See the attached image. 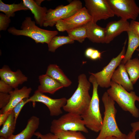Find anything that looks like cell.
Masks as SVG:
<instances>
[{"instance_id":"23","label":"cell","mask_w":139,"mask_h":139,"mask_svg":"<svg viewBox=\"0 0 139 139\" xmlns=\"http://www.w3.org/2000/svg\"><path fill=\"white\" fill-rule=\"evenodd\" d=\"M15 116L12 110L0 130V136L7 139L13 134L16 127Z\"/></svg>"},{"instance_id":"10","label":"cell","mask_w":139,"mask_h":139,"mask_svg":"<svg viewBox=\"0 0 139 139\" xmlns=\"http://www.w3.org/2000/svg\"><path fill=\"white\" fill-rule=\"evenodd\" d=\"M85 7L91 17V21L106 20L114 14L107 0H85Z\"/></svg>"},{"instance_id":"13","label":"cell","mask_w":139,"mask_h":139,"mask_svg":"<svg viewBox=\"0 0 139 139\" xmlns=\"http://www.w3.org/2000/svg\"><path fill=\"white\" fill-rule=\"evenodd\" d=\"M0 77L1 80L14 89L27 81L28 80V77L20 70L13 72L6 65L0 69Z\"/></svg>"},{"instance_id":"26","label":"cell","mask_w":139,"mask_h":139,"mask_svg":"<svg viewBox=\"0 0 139 139\" xmlns=\"http://www.w3.org/2000/svg\"><path fill=\"white\" fill-rule=\"evenodd\" d=\"M74 41L68 36H56L53 37L48 44V50L54 53L58 48L64 45L72 44Z\"/></svg>"},{"instance_id":"24","label":"cell","mask_w":139,"mask_h":139,"mask_svg":"<svg viewBox=\"0 0 139 139\" xmlns=\"http://www.w3.org/2000/svg\"><path fill=\"white\" fill-rule=\"evenodd\" d=\"M125 66L132 83L135 84L139 78V59H131L125 64Z\"/></svg>"},{"instance_id":"36","label":"cell","mask_w":139,"mask_h":139,"mask_svg":"<svg viewBox=\"0 0 139 139\" xmlns=\"http://www.w3.org/2000/svg\"><path fill=\"white\" fill-rule=\"evenodd\" d=\"M101 53L98 50L94 49L90 58L93 60L100 59L101 58Z\"/></svg>"},{"instance_id":"4","label":"cell","mask_w":139,"mask_h":139,"mask_svg":"<svg viewBox=\"0 0 139 139\" xmlns=\"http://www.w3.org/2000/svg\"><path fill=\"white\" fill-rule=\"evenodd\" d=\"M36 22L32 21L30 17L25 18L19 30L14 27L9 28L8 32L16 36H23L33 40L36 43L49 44L51 39L58 34L57 31H50L41 29L35 24Z\"/></svg>"},{"instance_id":"27","label":"cell","mask_w":139,"mask_h":139,"mask_svg":"<svg viewBox=\"0 0 139 139\" xmlns=\"http://www.w3.org/2000/svg\"><path fill=\"white\" fill-rule=\"evenodd\" d=\"M85 25L67 31L68 36L74 41L76 40L80 43H82L87 36Z\"/></svg>"},{"instance_id":"12","label":"cell","mask_w":139,"mask_h":139,"mask_svg":"<svg viewBox=\"0 0 139 139\" xmlns=\"http://www.w3.org/2000/svg\"><path fill=\"white\" fill-rule=\"evenodd\" d=\"M67 99L65 97L54 99L41 93L37 90L33 94L28 98L29 102H32L34 107L36 102L43 103L48 107L51 116H58L62 114V108L65 105Z\"/></svg>"},{"instance_id":"16","label":"cell","mask_w":139,"mask_h":139,"mask_svg":"<svg viewBox=\"0 0 139 139\" xmlns=\"http://www.w3.org/2000/svg\"><path fill=\"white\" fill-rule=\"evenodd\" d=\"M40 85L37 90L42 93H48L53 94L56 91L64 87L60 83L46 74L39 77Z\"/></svg>"},{"instance_id":"32","label":"cell","mask_w":139,"mask_h":139,"mask_svg":"<svg viewBox=\"0 0 139 139\" xmlns=\"http://www.w3.org/2000/svg\"><path fill=\"white\" fill-rule=\"evenodd\" d=\"M34 135L38 138L40 139H58L55 135L51 133L43 134L40 132H37L35 133Z\"/></svg>"},{"instance_id":"39","label":"cell","mask_w":139,"mask_h":139,"mask_svg":"<svg viewBox=\"0 0 139 139\" xmlns=\"http://www.w3.org/2000/svg\"><path fill=\"white\" fill-rule=\"evenodd\" d=\"M136 132L133 131H130L127 135V139H136Z\"/></svg>"},{"instance_id":"29","label":"cell","mask_w":139,"mask_h":139,"mask_svg":"<svg viewBox=\"0 0 139 139\" xmlns=\"http://www.w3.org/2000/svg\"><path fill=\"white\" fill-rule=\"evenodd\" d=\"M11 21L10 18L5 14H0V30H6L8 27Z\"/></svg>"},{"instance_id":"28","label":"cell","mask_w":139,"mask_h":139,"mask_svg":"<svg viewBox=\"0 0 139 139\" xmlns=\"http://www.w3.org/2000/svg\"><path fill=\"white\" fill-rule=\"evenodd\" d=\"M81 132L58 130L51 133L55 135L58 139H86Z\"/></svg>"},{"instance_id":"2","label":"cell","mask_w":139,"mask_h":139,"mask_svg":"<svg viewBox=\"0 0 139 139\" xmlns=\"http://www.w3.org/2000/svg\"><path fill=\"white\" fill-rule=\"evenodd\" d=\"M105 111L102 125L98 136L94 139H103L109 136H114L119 139H127V136L122 133L118 126L116 120L117 110L115 102L105 92L102 97Z\"/></svg>"},{"instance_id":"40","label":"cell","mask_w":139,"mask_h":139,"mask_svg":"<svg viewBox=\"0 0 139 139\" xmlns=\"http://www.w3.org/2000/svg\"><path fill=\"white\" fill-rule=\"evenodd\" d=\"M103 139H119L114 136H109Z\"/></svg>"},{"instance_id":"9","label":"cell","mask_w":139,"mask_h":139,"mask_svg":"<svg viewBox=\"0 0 139 139\" xmlns=\"http://www.w3.org/2000/svg\"><path fill=\"white\" fill-rule=\"evenodd\" d=\"M114 15L123 20H135L139 15V7L134 0H107Z\"/></svg>"},{"instance_id":"33","label":"cell","mask_w":139,"mask_h":139,"mask_svg":"<svg viewBox=\"0 0 139 139\" xmlns=\"http://www.w3.org/2000/svg\"><path fill=\"white\" fill-rule=\"evenodd\" d=\"M13 88L2 80H0V92L9 93L13 90Z\"/></svg>"},{"instance_id":"20","label":"cell","mask_w":139,"mask_h":139,"mask_svg":"<svg viewBox=\"0 0 139 139\" xmlns=\"http://www.w3.org/2000/svg\"><path fill=\"white\" fill-rule=\"evenodd\" d=\"M22 1L33 14L36 23L41 27L43 26L48 10L47 8L38 5L33 0H23Z\"/></svg>"},{"instance_id":"3","label":"cell","mask_w":139,"mask_h":139,"mask_svg":"<svg viewBox=\"0 0 139 139\" xmlns=\"http://www.w3.org/2000/svg\"><path fill=\"white\" fill-rule=\"evenodd\" d=\"M89 81L93 85L92 97L87 109L81 116L86 127L95 132H100L103 119L99 108V100L98 93L99 86L94 76L91 74Z\"/></svg>"},{"instance_id":"45","label":"cell","mask_w":139,"mask_h":139,"mask_svg":"<svg viewBox=\"0 0 139 139\" xmlns=\"http://www.w3.org/2000/svg\"><path fill=\"white\" fill-rule=\"evenodd\" d=\"M137 139H139V138H137Z\"/></svg>"},{"instance_id":"44","label":"cell","mask_w":139,"mask_h":139,"mask_svg":"<svg viewBox=\"0 0 139 139\" xmlns=\"http://www.w3.org/2000/svg\"><path fill=\"white\" fill-rule=\"evenodd\" d=\"M138 56H139V54H138Z\"/></svg>"},{"instance_id":"8","label":"cell","mask_w":139,"mask_h":139,"mask_svg":"<svg viewBox=\"0 0 139 139\" xmlns=\"http://www.w3.org/2000/svg\"><path fill=\"white\" fill-rule=\"evenodd\" d=\"M127 42V40L126 39L120 53L116 57L113 58L101 71L96 73H89L90 74L94 76L100 87L105 88L110 87L112 75L116 67L121 64L124 57Z\"/></svg>"},{"instance_id":"21","label":"cell","mask_w":139,"mask_h":139,"mask_svg":"<svg viewBox=\"0 0 139 139\" xmlns=\"http://www.w3.org/2000/svg\"><path fill=\"white\" fill-rule=\"evenodd\" d=\"M46 74L60 83L64 87H68L72 84L71 81L56 64L49 65L47 67Z\"/></svg>"},{"instance_id":"34","label":"cell","mask_w":139,"mask_h":139,"mask_svg":"<svg viewBox=\"0 0 139 139\" xmlns=\"http://www.w3.org/2000/svg\"><path fill=\"white\" fill-rule=\"evenodd\" d=\"M130 26L134 32L139 37V22L132 20L130 23Z\"/></svg>"},{"instance_id":"19","label":"cell","mask_w":139,"mask_h":139,"mask_svg":"<svg viewBox=\"0 0 139 139\" xmlns=\"http://www.w3.org/2000/svg\"><path fill=\"white\" fill-rule=\"evenodd\" d=\"M40 124L39 117L33 116L28 120L25 128L19 133L13 134L7 139H30L34 135Z\"/></svg>"},{"instance_id":"17","label":"cell","mask_w":139,"mask_h":139,"mask_svg":"<svg viewBox=\"0 0 139 139\" xmlns=\"http://www.w3.org/2000/svg\"><path fill=\"white\" fill-rule=\"evenodd\" d=\"M111 81L121 85L127 91L134 89L133 84L128 77L124 64L121 63L117 69L114 71Z\"/></svg>"},{"instance_id":"5","label":"cell","mask_w":139,"mask_h":139,"mask_svg":"<svg viewBox=\"0 0 139 139\" xmlns=\"http://www.w3.org/2000/svg\"><path fill=\"white\" fill-rule=\"evenodd\" d=\"M107 92L112 99L124 111H128L134 117H139V110L135 102H139V97L133 91L129 92L122 86L111 81L110 88Z\"/></svg>"},{"instance_id":"1","label":"cell","mask_w":139,"mask_h":139,"mask_svg":"<svg viewBox=\"0 0 139 139\" xmlns=\"http://www.w3.org/2000/svg\"><path fill=\"white\" fill-rule=\"evenodd\" d=\"M78 79L77 89L71 97L67 99L63 108L65 112L81 115L87 109L91 101V97L89 93L91 85L84 74L80 75Z\"/></svg>"},{"instance_id":"25","label":"cell","mask_w":139,"mask_h":139,"mask_svg":"<svg viewBox=\"0 0 139 139\" xmlns=\"http://www.w3.org/2000/svg\"><path fill=\"white\" fill-rule=\"evenodd\" d=\"M29 10L24 4L22 1L18 4L14 3L8 4L4 3L0 0V11L2 12L9 18L13 17L15 12L20 10Z\"/></svg>"},{"instance_id":"18","label":"cell","mask_w":139,"mask_h":139,"mask_svg":"<svg viewBox=\"0 0 139 139\" xmlns=\"http://www.w3.org/2000/svg\"><path fill=\"white\" fill-rule=\"evenodd\" d=\"M87 32V38L93 43H105V28L101 27L96 23L90 21L85 25Z\"/></svg>"},{"instance_id":"37","label":"cell","mask_w":139,"mask_h":139,"mask_svg":"<svg viewBox=\"0 0 139 139\" xmlns=\"http://www.w3.org/2000/svg\"><path fill=\"white\" fill-rule=\"evenodd\" d=\"M131 126L132 131L136 132L139 131V121L131 123Z\"/></svg>"},{"instance_id":"31","label":"cell","mask_w":139,"mask_h":139,"mask_svg":"<svg viewBox=\"0 0 139 139\" xmlns=\"http://www.w3.org/2000/svg\"><path fill=\"white\" fill-rule=\"evenodd\" d=\"M10 96L9 94L0 92V108L5 107L8 103Z\"/></svg>"},{"instance_id":"38","label":"cell","mask_w":139,"mask_h":139,"mask_svg":"<svg viewBox=\"0 0 139 139\" xmlns=\"http://www.w3.org/2000/svg\"><path fill=\"white\" fill-rule=\"evenodd\" d=\"M94 49L92 48H89L87 49L85 52V56L88 58H90Z\"/></svg>"},{"instance_id":"42","label":"cell","mask_w":139,"mask_h":139,"mask_svg":"<svg viewBox=\"0 0 139 139\" xmlns=\"http://www.w3.org/2000/svg\"><path fill=\"white\" fill-rule=\"evenodd\" d=\"M0 139H6L4 138L3 137H0Z\"/></svg>"},{"instance_id":"11","label":"cell","mask_w":139,"mask_h":139,"mask_svg":"<svg viewBox=\"0 0 139 139\" xmlns=\"http://www.w3.org/2000/svg\"><path fill=\"white\" fill-rule=\"evenodd\" d=\"M91 19L86 8L84 7L71 16L58 20L55 25L59 31H67L85 24Z\"/></svg>"},{"instance_id":"30","label":"cell","mask_w":139,"mask_h":139,"mask_svg":"<svg viewBox=\"0 0 139 139\" xmlns=\"http://www.w3.org/2000/svg\"><path fill=\"white\" fill-rule=\"evenodd\" d=\"M28 98H25L18 103L12 110L14 114L15 119L16 122L19 115L24 106L27 103L29 102Z\"/></svg>"},{"instance_id":"14","label":"cell","mask_w":139,"mask_h":139,"mask_svg":"<svg viewBox=\"0 0 139 139\" xmlns=\"http://www.w3.org/2000/svg\"><path fill=\"white\" fill-rule=\"evenodd\" d=\"M105 28V43L109 44L123 32L128 31L130 28V23L127 20L120 19L109 22Z\"/></svg>"},{"instance_id":"41","label":"cell","mask_w":139,"mask_h":139,"mask_svg":"<svg viewBox=\"0 0 139 139\" xmlns=\"http://www.w3.org/2000/svg\"><path fill=\"white\" fill-rule=\"evenodd\" d=\"M34 1L37 5L40 6L41 3L44 0H35Z\"/></svg>"},{"instance_id":"6","label":"cell","mask_w":139,"mask_h":139,"mask_svg":"<svg viewBox=\"0 0 139 139\" xmlns=\"http://www.w3.org/2000/svg\"><path fill=\"white\" fill-rule=\"evenodd\" d=\"M82 7L81 1L74 0L66 5H60L54 9H50L48 10L43 26L53 27L58 20L71 16Z\"/></svg>"},{"instance_id":"43","label":"cell","mask_w":139,"mask_h":139,"mask_svg":"<svg viewBox=\"0 0 139 139\" xmlns=\"http://www.w3.org/2000/svg\"><path fill=\"white\" fill-rule=\"evenodd\" d=\"M136 50L138 51L139 52V48H137Z\"/></svg>"},{"instance_id":"35","label":"cell","mask_w":139,"mask_h":139,"mask_svg":"<svg viewBox=\"0 0 139 139\" xmlns=\"http://www.w3.org/2000/svg\"><path fill=\"white\" fill-rule=\"evenodd\" d=\"M12 110L0 114V126L3 125L5 122Z\"/></svg>"},{"instance_id":"7","label":"cell","mask_w":139,"mask_h":139,"mask_svg":"<svg viewBox=\"0 0 139 139\" xmlns=\"http://www.w3.org/2000/svg\"><path fill=\"white\" fill-rule=\"evenodd\" d=\"M58 130L88 132L81 115L70 112L52 120L50 127L51 132Z\"/></svg>"},{"instance_id":"15","label":"cell","mask_w":139,"mask_h":139,"mask_svg":"<svg viewBox=\"0 0 139 139\" xmlns=\"http://www.w3.org/2000/svg\"><path fill=\"white\" fill-rule=\"evenodd\" d=\"M32 90L31 88L24 86L20 89L18 88L14 89L9 94L10 99L8 104L0 110V114L12 110L18 103L25 98H29Z\"/></svg>"},{"instance_id":"22","label":"cell","mask_w":139,"mask_h":139,"mask_svg":"<svg viewBox=\"0 0 139 139\" xmlns=\"http://www.w3.org/2000/svg\"><path fill=\"white\" fill-rule=\"evenodd\" d=\"M127 32L128 37L127 48L124 57L121 63L124 64L128 60L131 59L134 51L139 46V37L131 27L130 29Z\"/></svg>"}]
</instances>
